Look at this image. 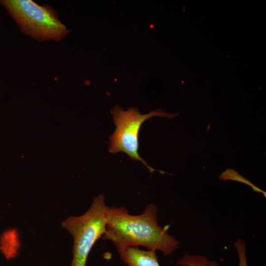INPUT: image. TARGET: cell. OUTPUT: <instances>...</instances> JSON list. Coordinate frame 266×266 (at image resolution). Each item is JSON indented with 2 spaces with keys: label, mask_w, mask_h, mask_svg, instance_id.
<instances>
[{
  "label": "cell",
  "mask_w": 266,
  "mask_h": 266,
  "mask_svg": "<svg viewBox=\"0 0 266 266\" xmlns=\"http://www.w3.org/2000/svg\"><path fill=\"white\" fill-rule=\"evenodd\" d=\"M168 227L159 225L155 204H148L138 215H131L123 206L110 207L105 232L101 238L111 241L116 248L141 246L148 250H160L167 256L178 249L180 244L168 234Z\"/></svg>",
  "instance_id": "6da1fadb"
},
{
  "label": "cell",
  "mask_w": 266,
  "mask_h": 266,
  "mask_svg": "<svg viewBox=\"0 0 266 266\" xmlns=\"http://www.w3.org/2000/svg\"><path fill=\"white\" fill-rule=\"evenodd\" d=\"M0 4L21 33L36 41L60 42L71 32L50 5L32 0H0Z\"/></svg>",
  "instance_id": "7a4b0ae2"
},
{
  "label": "cell",
  "mask_w": 266,
  "mask_h": 266,
  "mask_svg": "<svg viewBox=\"0 0 266 266\" xmlns=\"http://www.w3.org/2000/svg\"><path fill=\"white\" fill-rule=\"evenodd\" d=\"M105 196L94 198L88 210L79 216H70L61 225L73 238V258L70 266H86L89 253L96 241L104 233L110 207Z\"/></svg>",
  "instance_id": "3957f363"
},
{
  "label": "cell",
  "mask_w": 266,
  "mask_h": 266,
  "mask_svg": "<svg viewBox=\"0 0 266 266\" xmlns=\"http://www.w3.org/2000/svg\"><path fill=\"white\" fill-rule=\"evenodd\" d=\"M116 129L109 137V151L111 153L122 152L132 159L141 161L152 173L156 169L150 167L138 153V133L142 124L153 117L171 118L178 114H169L161 109L154 110L146 114H142L135 107L124 110L116 105L111 111Z\"/></svg>",
  "instance_id": "277c9868"
},
{
  "label": "cell",
  "mask_w": 266,
  "mask_h": 266,
  "mask_svg": "<svg viewBox=\"0 0 266 266\" xmlns=\"http://www.w3.org/2000/svg\"><path fill=\"white\" fill-rule=\"evenodd\" d=\"M121 260L128 266H160L156 251L137 247L116 248Z\"/></svg>",
  "instance_id": "5b68a950"
},
{
  "label": "cell",
  "mask_w": 266,
  "mask_h": 266,
  "mask_svg": "<svg viewBox=\"0 0 266 266\" xmlns=\"http://www.w3.org/2000/svg\"><path fill=\"white\" fill-rule=\"evenodd\" d=\"M183 266H219L215 260H210L206 257L199 255L185 254L177 262Z\"/></svg>",
  "instance_id": "8992f818"
},
{
  "label": "cell",
  "mask_w": 266,
  "mask_h": 266,
  "mask_svg": "<svg viewBox=\"0 0 266 266\" xmlns=\"http://www.w3.org/2000/svg\"><path fill=\"white\" fill-rule=\"evenodd\" d=\"M219 178L223 180H231L244 183L250 186L254 191L262 193L265 197L266 196V193L258 187L253 185L249 180L246 179L243 176L240 175L237 171L232 168H228L225 171L223 172L219 176Z\"/></svg>",
  "instance_id": "52a82bcc"
},
{
  "label": "cell",
  "mask_w": 266,
  "mask_h": 266,
  "mask_svg": "<svg viewBox=\"0 0 266 266\" xmlns=\"http://www.w3.org/2000/svg\"><path fill=\"white\" fill-rule=\"evenodd\" d=\"M239 257L238 266H248L246 258V243L244 240L237 239L234 243Z\"/></svg>",
  "instance_id": "ba28073f"
},
{
  "label": "cell",
  "mask_w": 266,
  "mask_h": 266,
  "mask_svg": "<svg viewBox=\"0 0 266 266\" xmlns=\"http://www.w3.org/2000/svg\"><path fill=\"white\" fill-rule=\"evenodd\" d=\"M0 23H1V18H0Z\"/></svg>",
  "instance_id": "9c48e42d"
}]
</instances>
